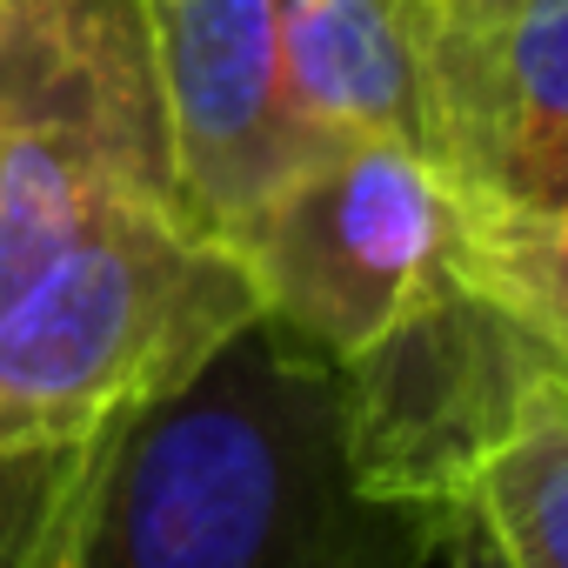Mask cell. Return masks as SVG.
Masks as SVG:
<instances>
[{
    "label": "cell",
    "instance_id": "obj_13",
    "mask_svg": "<svg viewBox=\"0 0 568 568\" xmlns=\"http://www.w3.org/2000/svg\"><path fill=\"white\" fill-rule=\"evenodd\" d=\"M428 8H442V0H428Z\"/></svg>",
    "mask_w": 568,
    "mask_h": 568
},
{
    "label": "cell",
    "instance_id": "obj_5",
    "mask_svg": "<svg viewBox=\"0 0 568 568\" xmlns=\"http://www.w3.org/2000/svg\"><path fill=\"white\" fill-rule=\"evenodd\" d=\"M181 207L234 247L328 141L308 128L274 0H141Z\"/></svg>",
    "mask_w": 568,
    "mask_h": 568
},
{
    "label": "cell",
    "instance_id": "obj_10",
    "mask_svg": "<svg viewBox=\"0 0 568 568\" xmlns=\"http://www.w3.org/2000/svg\"><path fill=\"white\" fill-rule=\"evenodd\" d=\"M468 508L508 568H568V395H548L528 428L481 468Z\"/></svg>",
    "mask_w": 568,
    "mask_h": 568
},
{
    "label": "cell",
    "instance_id": "obj_9",
    "mask_svg": "<svg viewBox=\"0 0 568 568\" xmlns=\"http://www.w3.org/2000/svg\"><path fill=\"white\" fill-rule=\"evenodd\" d=\"M108 442H8L0 435V568H74Z\"/></svg>",
    "mask_w": 568,
    "mask_h": 568
},
{
    "label": "cell",
    "instance_id": "obj_1",
    "mask_svg": "<svg viewBox=\"0 0 568 568\" xmlns=\"http://www.w3.org/2000/svg\"><path fill=\"white\" fill-rule=\"evenodd\" d=\"M448 521L362 495L335 362L247 322L114 435L74 568H428Z\"/></svg>",
    "mask_w": 568,
    "mask_h": 568
},
{
    "label": "cell",
    "instance_id": "obj_4",
    "mask_svg": "<svg viewBox=\"0 0 568 568\" xmlns=\"http://www.w3.org/2000/svg\"><path fill=\"white\" fill-rule=\"evenodd\" d=\"M548 395H568L548 355L455 267L422 308L335 368L348 475L375 501L455 515Z\"/></svg>",
    "mask_w": 568,
    "mask_h": 568
},
{
    "label": "cell",
    "instance_id": "obj_7",
    "mask_svg": "<svg viewBox=\"0 0 568 568\" xmlns=\"http://www.w3.org/2000/svg\"><path fill=\"white\" fill-rule=\"evenodd\" d=\"M288 88L322 141L388 134L428 154V0H274Z\"/></svg>",
    "mask_w": 568,
    "mask_h": 568
},
{
    "label": "cell",
    "instance_id": "obj_12",
    "mask_svg": "<svg viewBox=\"0 0 568 568\" xmlns=\"http://www.w3.org/2000/svg\"><path fill=\"white\" fill-rule=\"evenodd\" d=\"M555 221H568V194H561V207H555Z\"/></svg>",
    "mask_w": 568,
    "mask_h": 568
},
{
    "label": "cell",
    "instance_id": "obj_2",
    "mask_svg": "<svg viewBox=\"0 0 568 568\" xmlns=\"http://www.w3.org/2000/svg\"><path fill=\"white\" fill-rule=\"evenodd\" d=\"M174 234L201 227L174 187L141 0H0V315Z\"/></svg>",
    "mask_w": 568,
    "mask_h": 568
},
{
    "label": "cell",
    "instance_id": "obj_6",
    "mask_svg": "<svg viewBox=\"0 0 568 568\" xmlns=\"http://www.w3.org/2000/svg\"><path fill=\"white\" fill-rule=\"evenodd\" d=\"M428 154L475 207L555 214L568 194V0L428 8Z\"/></svg>",
    "mask_w": 568,
    "mask_h": 568
},
{
    "label": "cell",
    "instance_id": "obj_3",
    "mask_svg": "<svg viewBox=\"0 0 568 568\" xmlns=\"http://www.w3.org/2000/svg\"><path fill=\"white\" fill-rule=\"evenodd\" d=\"M234 254L261 295V322L342 368L455 274L462 194L435 154L348 134L274 194Z\"/></svg>",
    "mask_w": 568,
    "mask_h": 568
},
{
    "label": "cell",
    "instance_id": "obj_11",
    "mask_svg": "<svg viewBox=\"0 0 568 568\" xmlns=\"http://www.w3.org/2000/svg\"><path fill=\"white\" fill-rule=\"evenodd\" d=\"M442 568H508V561H501V548H495V535L481 528V515H475V508H455L448 541H442Z\"/></svg>",
    "mask_w": 568,
    "mask_h": 568
},
{
    "label": "cell",
    "instance_id": "obj_8",
    "mask_svg": "<svg viewBox=\"0 0 568 568\" xmlns=\"http://www.w3.org/2000/svg\"><path fill=\"white\" fill-rule=\"evenodd\" d=\"M455 267L521 322V335L548 355L555 382L568 388V221L462 201Z\"/></svg>",
    "mask_w": 568,
    "mask_h": 568
}]
</instances>
